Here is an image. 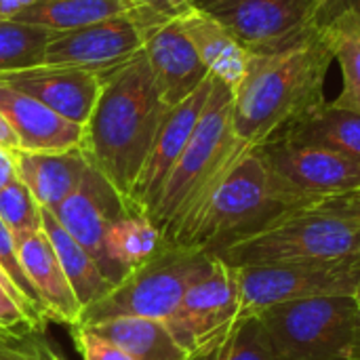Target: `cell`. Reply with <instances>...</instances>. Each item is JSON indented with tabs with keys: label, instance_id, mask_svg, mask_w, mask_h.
I'll return each instance as SVG.
<instances>
[{
	"label": "cell",
	"instance_id": "cell-41",
	"mask_svg": "<svg viewBox=\"0 0 360 360\" xmlns=\"http://www.w3.org/2000/svg\"><path fill=\"white\" fill-rule=\"evenodd\" d=\"M321 4H323V8H325V19H329V17L333 15L335 6H338V0H321Z\"/></svg>",
	"mask_w": 360,
	"mask_h": 360
},
{
	"label": "cell",
	"instance_id": "cell-17",
	"mask_svg": "<svg viewBox=\"0 0 360 360\" xmlns=\"http://www.w3.org/2000/svg\"><path fill=\"white\" fill-rule=\"evenodd\" d=\"M0 112L23 152H65L82 146L84 127L70 122L38 99L0 82Z\"/></svg>",
	"mask_w": 360,
	"mask_h": 360
},
{
	"label": "cell",
	"instance_id": "cell-31",
	"mask_svg": "<svg viewBox=\"0 0 360 360\" xmlns=\"http://www.w3.org/2000/svg\"><path fill=\"white\" fill-rule=\"evenodd\" d=\"M46 325L25 306L19 291L0 270V331L13 338H32L44 333Z\"/></svg>",
	"mask_w": 360,
	"mask_h": 360
},
{
	"label": "cell",
	"instance_id": "cell-2",
	"mask_svg": "<svg viewBox=\"0 0 360 360\" xmlns=\"http://www.w3.org/2000/svg\"><path fill=\"white\" fill-rule=\"evenodd\" d=\"M167 110L143 53L101 80L80 148L127 205Z\"/></svg>",
	"mask_w": 360,
	"mask_h": 360
},
{
	"label": "cell",
	"instance_id": "cell-30",
	"mask_svg": "<svg viewBox=\"0 0 360 360\" xmlns=\"http://www.w3.org/2000/svg\"><path fill=\"white\" fill-rule=\"evenodd\" d=\"M0 270L11 281V285L19 291V295L23 297L25 306L32 310V314L46 325L49 323L46 308H44V304H42L36 287L32 285L30 276L25 274V270L21 266V259H19V251H17V243H15L13 232L2 224V219H0Z\"/></svg>",
	"mask_w": 360,
	"mask_h": 360
},
{
	"label": "cell",
	"instance_id": "cell-9",
	"mask_svg": "<svg viewBox=\"0 0 360 360\" xmlns=\"http://www.w3.org/2000/svg\"><path fill=\"white\" fill-rule=\"evenodd\" d=\"M257 150L276 196L289 209L360 190V165L325 148L276 135Z\"/></svg>",
	"mask_w": 360,
	"mask_h": 360
},
{
	"label": "cell",
	"instance_id": "cell-16",
	"mask_svg": "<svg viewBox=\"0 0 360 360\" xmlns=\"http://www.w3.org/2000/svg\"><path fill=\"white\" fill-rule=\"evenodd\" d=\"M143 55L156 89L169 108L190 97L211 76L177 19L146 32Z\"/></svg>",
	"mask_w": 360,
	"mask_h": 360
},
{
	"label": "cell",
	"instance_id": "cell-35",
	"mask_svg": "<svg viewBox=\"0 0 360 360\" xmlns=\"http://www.w3.org/2000/svg\"><path fill=\"white\" fill-rule=\"evenodd\" d=\"M17 177V171H15V156L13 152L8 150H2L0 148V190Z\"/></svg>",
	"mask_w": 360,
	"mask_h": 360
},
{
	"label": "cell",
	"instance_id": "cell-26",
	"mask_svg": "<svg viewBox=\"0 0 360 360\" xmlns=\"http://www.w3.org/2000/svg\"><path fill=\"white\" fill-rule=\"evenodd\" d=\"M325 32L344 78V86L335 103L360 114V17L348 8H342L327 19Z\"/></svg>",
	"mask_w": 360,
	"mask_h": 360
},
{
	"label": "cell",
	"instance_id": "cell-18",
	"mask_svg": "<svg viewBox=\"0 0 360 360\" xmlns=\"http://www.w3.org/2000/svg\"><path fill=\"white\" fill-rule=\"evenodd\" d=\"M15 243L21 266L30 276L32 285L36 287L46 308L49 321L65 325L70 329L78 327L82 306L78 304L72 285L68 283V276L44 230L40 228L34 232L17 234Z\"/></svg>",
	"mask_w": 360,
	"mask_h": 360
},
{
	"label": "cell",
	"instance_id": "cell-44",
	"mask_svg": "<svg viewBox=\"0 0 360 360\" xmlns=\"http://www.w3.org/2000/svg\"><path fill=\"white\" fill-rule=\"evenodd\" d=\"M356 194H359V200H360V190H356Z\"/></svg>",
	"mask_w": 360,
	"mask_h": 360
},
{
	"label": "cell",
	"instance_id": "cell-45",
	"mask_svg": "<svg viewBox=\"0 0 360 360\" xmlns=\"http://www.w3.org/2000/svg\"><path fill=\"white\" fill-rule=\"evenodd\" d=\"M49 356H51V354H49Z\"/></svg>",
	"mask_w": 360,
	"mask_h": 360
},
{
	"label": "cell",
	"instance_id": "cell-7",
	"mask_svg": "<svg viewBox=\"0 0 360 360\" xmlns=\"http://www.w3.org/2000/svg\"><path fill=\"white\" fill-rule=\"evenodd\" d=\"M257 316L274 360H350L359 316L354 295L276 304Z\"/></svg>",
	"mask_w": 360,
	"mask_h": 360
},
{
	"label": "cell",
	"instance_id": "cell-36",
	"mask_svg": "<svg viewBox=\"0 0 360 360\" xmlns=\"http://www.w3.org/2000/svg\"><path fill=\"white\" fill-rule=\"evenodd\" d=\"M0 148H2V150H8V152L19 150L17 135L13 133V129H11V124L6 122V118L2 116V112H0Z\"/></svg>",
	"mask_w": 360,
	"mask_h": 360
},
{
	"label": "cell",
	"instance_id": "cell-20",
	"mask_svg": "<svg viewBox=\"0 0 360 360\" xmlns=\"http://www.w3.org/2000/svg\"><path fill=\"white\" fill-rule=\"evenodd\" d=\"M177 21L209 74L234 91L247 72L249 51L217 19L200 8H192Z\"/></svg>",
	"mask_w": 360,
	"mask_h": 360
},
{
	"label": "cell",
	"instance_id": "cell-38",
	"mask_svg": "<svg viewBox=\"0 0 360 360\" xmlns=\"http://www.w3.org/2000/svg\"><path fill=\"white\" fill-rule=\"evenodd\" d=\"M32 338H34V335H32ZM32 338H13V335H6V333L0 331V352H4V350H19V348H23Z\"/></svg>",
	"mask_w": 360,
	"mask_h": 360
},
{
	"label": "cell",
	"instance_id": "cell-19",
	"mask_svg": "<svg viewBox=\"0 0 360 360\" xmlns=\"http://www.w3.org/2000/svg\"><path fill=\"white\" fill-rule=\"evenodd\" d=\"M17 177L27 186L40 209L55 211L80 184L89 160L82 148L65 152L15 150Z\"/></svg>",
	"mask_w": 360,
	"mask_h": 360
},
{
	"label": "cell",
	"instance_id": "cell-1",
	"mask_svg": "<svg viewBox=\"0 0 360 360\" xmlns=\"http://www.w3.org/2000/svg\"><path fill=\"white\" fill-rule=\"evenodd\" d=\"M333 61L325 25L283 51L249 53L247 72L232 91L238 143L245 150L259 148L327 101L325 78Z\"/></svg>",
	"mask_w": 360,
	"mask_h": 360
},
{
	"label": "cell",
	"instance_id": "cell-12",
	"mask_svg": "<svg viewBox=\"0 0 360 360\" xmlns=\"http://www.w3.org/2000/svg\"><path fill=\"white\" fill-rule=\"evenodd\" d=\"M146 30L131 15H118L86 27L53 34L44 63L97 74L101 80L143 53Z\"/></svg>",
	"mask_w": 360,
	"mask_h": 360
},
{
	"label": "cell",
	"instance_id": "cell-6",
	"mask_svg": "<svg viewBox=\"0 0 360 360\" xmlns=\"http://www.w3.org/2000/svg\"><path fill=\"white\" fill-rule=\"evenodd\" d=\"M211 264L213 255L198 247L165 243L158 253L133 268L101 300L86 306L80 312L78 327H93L122 316L165 323L179 308L188 289L209 272Z\"/></svg>",
	"mask_w": 360,
	"mask_h": 360
},
{
	"label": "cell",
	"instance_id": "cell-27",
	"mask_svg": "<svg viewBox=\"0 0 360 360\" xmlns=\"http://www.w3.org/2000/svg\"><path fill=\"white\" fill-rule=\"evenodd\" d=\"M51 36L44 27L17 19H0V74L42 65Z\"/></svg>",
	"mask_w": 360,
	"mask_h": 360
},
{
	"label": "cell",
	"instance_id": "cell-29",
	"mask_svg": "<svg viewBox=\"0 0 360 360\" xmlns=\"http://www.w3.org/2000/svg\"><path fill=\"white\" fill-rule=\"evenodd\" d=\"M0 219L13 236L42 228V209L19 177L0 190Z\"/></svg>",
	"mask_w": 360,
	"mask_h": 360
},
{
	"label": "cell",
	"instance_id": "cell-33",
	"mask_svg": "<svg viewBox=\"0 0 360 360\" xmlns=\"http://www.w3.org/2000/svg\"><path fill=\"white\" fill-rule=\"evenodd\" d=\"M72 335L82 360H133L122 348L86 329H72Z\"/></svg>",
	"mask_w": 360,
	"mask_h": 360
},
{
	"label": "cell",
	"instance_id": "cell-28",
	"mask_svg": "<svg viewBox=\"0 0 360 360\" xmlns=\"http://www.w3.org/2000/svg\"><path fill=\"white\" fill-rule=\"evenodd\" d=\"M188 360H274L257 314L240 316L213 346Z\"/></svg>",
	"mask_w": 360,
	"mask_h": 360
},
{
	"label": "cell",
	"instance_id": "cell-3",
	"mask_svg": "<svg viewBox=\"0 0 360 360\" xmlns=\"http://www.w3.org/2000/svg\"><path fill=\"white\" fill-rule=\"evenodd\" d=\"M360 255V200L356 190L283 213L253 236L215 257L238 266H270Z\"/></svg>",
	"mask_w": 360,
	"mask_h": 360
},
{
	"label": "cell",
	"instance_id": "cell-22",
	"mask_svg": "<svg viewBox=\"0 0 360 360\" xmlns=\"http://www.w3.org/2000/svg\"><path fill=\"white\" fill-rule=\"evenodd\" d=\"M86 329L114 346L122 348L133 360H188L190 354L175 342L162 321L122 316Z\"/></svg>",
	"mask_w": 360,
	"mask_h": 360
},
{
	"label": "cell",
	"instance_id": "cell-25",
	"mask_svg": "<svg viewBox=\"0 0 360 360\" xmlns=\"http://www.w3.org/2000/svg\"><path fill=\"white\" fill-rule=\"evenodd\" d=\"M42 230L49 236L59 264L68 276V283L72 285V291L78 300V304L82 306V310L91 304H95L97 300H101L114 285L105 281V276L101 274L99 266L95 264V259L91 257V253L80 247L63 228L61 224L55 219V215L46 209H42Z\"/></svg>",
	"mask_w": 360,
	"mask_h": 360
},
{
	"label": "cell",
	"instance_id": "cell-42",
	"mask_svg": "<svg viewBox=\"0 0 360 360\" xmlns=\"http://www.w3.org/2000/svg\"><path fill=\"white\" fill-rule=\"evenodd\" d=\"M354 300H356V304H359V312H360V285H359V289H356V293H354Z\"/></svg>",
	"mask_w": 360,
	"mask_h": 360
},
{
	"label": "cell",
	"instance_id": "cell-34",
	"mask_svg": "<svg viewBox=\"0 0 360 360\" xmlns=\"http://www.w3.org/2000/svg\"><path fill=\"white\" fill-rule=\"evenodd\" d=\"M51 348L34 335L23 348L19 350H4L0 352V360H49Z\"/></svg>",
	"mask_w": 360,
	"mask_h": 360
},
{
	"label": "cell",
	"instance_id": "cell-15",
	"mask_svg": "<svg viewBox=\"0 0 360 360\" xmlns=\"http://www.w3.org/2000/svg\"><path fill=\"white\" fill-rule=\"evenodd\" d=\"M0 82L38 99L59 116L80 127L89 122L101 93V78L97 74L49 63L0 74Z\"/></svg>",
	"mask_w": 360,
	"mask_h": 360
},
{
	"label": "cell",
	"instance_id": "cell-37",
	"mask_svg": "<svg viewBox=\"0 0 360 360\" xmlns=\"http://www.w3.org/2000/svg\"><path fill=\"white\" fill-rule=\"evenodd\" d=\"M34 0H0V19H11L17 11L27 6Z\"/></svg>",
	"mask_w": 360,
	"mask_h": 360
},
{
	"label": "cell",
	"instance_id": "cell-13",
	"mask_svg": "<svg viewBox=\"0 0 360 360\" xmlns=\"http://www.w3.org/2000/svg\"><path fill=\"white\" fill-rule=\"evenodd\" d=\"M51 213L61 228L91 253L108 281L105 236L118 219L137 211H131L120 192L93 165H89L78 188Z\"/></svg>",
	"mask_w": 360,
	"mask_h": 360
},
{
	"label": "cell",
	"instance_id": "cell-10",
	"mask_svg": "<svg viewBox=\"0 0 360 360\" xmlns=\"http://www.w3.org/2000/svg\"><path fill=\"white\" fill-rule=\"evenodd\" d=\"M249 53L293 46L325 25L321 0H194Z\"/></svg>",
	"mask_w": 360,
	"mask_h": 360
},
{
	"label": "cell",
	"instance_id": "cell-8",
	"mask_svg": "<svg viewBox=\"0 0 360 360\" xmlns=\"http://www.w3.org/2000/svg\"><path fill=\"white\" fill-rule=\"evenodd\" d=\"M234 270L240 293V316L259 314L270 306L287 302L354 295L360 285V255L270 266H238Z\"/></svg>",
	"mask_w": 360,
	"mask_h": 360
},
{
	"label": "cell",
	"instance_id": "cell-23",
	"mask_svg": "<svg viewBox=\"0 0 360 360\" xmlns=\"http://www.w3.org/2000/svg\"><path fill=\"white\" fill-rule=\"evenodd\" d=\"M165 247V238L146 213H129L105 236L108 281L120 283L133 268L148 262Z\"/></svg>",
	"mask_w": 360,
	"mask_h": 360
},
{
	"label": "cell",
	"instance_id": "cell-40",
	"mask_svg": "<svg viewBox=\"0 0 360 360\" xmlns=\"http://www.w3.org/2000/svg\"><path fill=\"white\" fill-rule=\"evenodd\" d=\"M342 8H348V11L356 13L360 17V0H338V6H335L333 15H335L338 11H342Z\"/></svg>",
	"mask_w": 360,
	"mask_h": 360
},
{
	"label": "cell",
	"instance_id": "cell-43",
	"mask_svg": "<svg viewBox=\"0 0 360 360\" xmlns=\"http://www.w3.org/2000/svg\"><path fill=\"white\" fill-rule=\"evenodd\" d=\"M49 360H63V359H61L57 352H53V350H51V356H49Z\"/></svg>",
	"mask_w": 360,
	"mask_h": 360
},
{
	"label": "cell",
	"instance_id": "cell-4",
	"mask_svg": "<svg viewBox=\"0 0 360 360\" xmlns=\"http://www.w3.org/2000/svg\"><path fill=\"white\" fill-rule=\"evenodd\" d=\"M232 89L213 78L200 120L148 215L165 243L202 207L232 165L247 152L232 129Z\"/></svg>",
	"mask_w": 360,
	"mask_h": 360
},
{
	"label": "cell",
	"instance_id": "cell-32",
	"mask_svg": "<svg viewBox=\"0 0 360 360\" xmlns=\"http://www.w3.org/2000/svg\"><path fill=\"white\" fill-rule=\"evenodd\" d=\"M131 2V15L141 23V27L148 32L160 23L175 21L184 15H188L194 6V0H129Z\"/></svg>",
	"mask_w": 360,
	"mask_h": 360
},
{
	"label": "cell",
	"instance_id": "cell-39",
	"mask_svg": "<svg viewBox=\"0 0 360 360\" xmlns=\"http://www.w3.org/2000/svg\"><path fill=\"white\" fill-rule=\"evenodd\" d=\"M350 360H360V312L356 316V325H354V342H352V350H350Z\"/></svg>",
	"mask_w": 360,
	"mask_h": 360
},
{
	"label": "cell",
	"instance_id": "cell-21",
	"mask_svg": "<svg viewBox=\"0 0 360 360\" xmlns=\"http://www.w3.org/2000/svg\"><path fill=\"white\" fill-rule=\"evenodd\" d=\"M281 135L300 143L325 148L360 165V114L335 101H323L289 124Z\"/></svg>",
	"mask_w": 360,
	"mask_h": 360
},
{
	"label": "cell",
	"instance_id": "cell-24",
	"mask_svg": "<svg viewBox=\"0 0 360 360\" xmlns=\"http://www.w3.org/2000/svg\"><path fill=\"white\" fill-rule=\"evenodd\" d=\"M127 13H131L129 0H34L11 19L59 34Z\"/></svg>",
	"mask_w": 360,
	"mask_h": 360
},
{
	"label": "cell",
	"instance_id": "cell-11",
	"mask_svg": "<svg viewBox=\"0 0 360 360\" xmlns=\"http://www.w3.org/2000/svg\"><path fill=\"white\" fill-rule=\"evenodd\" d=\"M240 319L236 270L213 255L209 272L184 295L179 308L165 321L175 342L190 354L213 346Z\"/></svg>",
	"mask_w": 360,
	"mask_h": 360
},
{
	"label": "cell",
	"instance_id": "cell-5",
	"mask_svg": "<svg viewBox=\"0 0 360 360\" xmlns=\"http://www.w3.org/2000/svg\"><path fill=\"white\" fill-rule=\"evenodd\" d=\"M291 211L274 192L268 167L257 148L247 150L202 207L169 240L198 247L211 255L240 243Z\"/></svg>",
	"mask_w": 360,
	"mask_h": 360
},
{
	"label": "cell",
	"instance_id": "cell-14",
	"mask_svg": "<svg viewBox=\"0 0 360 360\" xmlns=\"http://www.w3.org/2000/svg\"><path fill=\"white\" fill-rule=\"evenodd\" d=\"M211 89H213V76H209L181 103L167 110V114L160 122V129L154 137L148 160L133 186V192L129 198L131 211L150 215L165 181L169 179L173 167L177 165L179 156L184 154V150L200 120V114L207 105Z\"/></svg>",
	"mask_w": 360,
	"mask_h": 360
}]
</instances>
